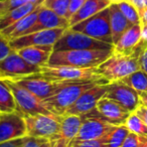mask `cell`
Returning a JSON list of instances; mask_svg holds the SVG:
<instances>
[{
  "instance_id": "1",
  "label": "cell",
  "mask_w": 147,
  "mask_h": 147,
  "mask_svg": "<svg viewBox=\"0 0 147 147\" xmlns=\"http://www.w3.org/2000/svg\"><path fill=\"white\" fill-rule=\"evenodd\" d=\"M113 53V49H71L53 51L47 65L78 69L98 67Z\"/></svg>"
},
{
  "instance_id": "2",
  "label": "cell",
  "mask_w": 147,
  "mask_h": 147,
  "mask_svg": "<svg viewBox=\"0 0 147 147\" xmlns=\"http://www.w3.org/2000/svg\"><path fill=\"white\" fill-rule=\"evenodd\" d=\"M145 42H141L140 47L131 55L114 53L98 67V71L102 78L107 82H119L130 74L140 69L138 57L141 51L144 47Z\"/></svg>"
},
{
  "instance_id": "3",
  "label": "cell",
  "mask_w": 147,
  "mask_h": 147,
  "mask_svg": "<svg viewBox=\"0 0 147 147\" xmlns=\"http://www.w3.org/2000/svg\"><path fill=\"white\" fill-rule=\"evenodd\" d=\"M101 83L109 84V82H107L106 80L71 83L63 88L53 97L45 99L43 101V104L51 114L57 117H63V115H65L67 111L80 98L81 95L84 94L86 91L94 87L95 85L101 84Z\"/></svg>"
},
{
  "instance_id": "4",
  "label": "cell",
  "mask_w": 147,
  "mask_h": 147,
  "mask_svg": "<svg viewBox=\"0 0 147 147\" xmlns=\"http://www.w3.org/2000/svg\"><path fill=\"white\" fill-rule=\"evenodd\" d=\"M39 75L55 82L77 83L84 81L105 80L98 71V67L78 69L69 67H51L45 65L41 67Z\"/></svg>"
},
{
  "instance_id": "5",
  "label": "cell",
  "mask_w": 147,
  "mask_h": 147,
  "mask_svg": "<svg viewBox=\"0 0 147 147\" xmlns=\"http://www.w3.org/2000/svg\"><path fill=\"white\" fill-rule=\"evenodd\" d=\"M69 28L78 32L84 33L92 38L113 45L110 19H109V7Z\"/></svg>"
},
{
  "instance_id": "6",
  "label": "cell",
  "mask_w": 147,
  "mask_h": 147,
  "mask_svg": "<svg viewBox=\"0 0 147 147\" xmlns=\"http://www.w3.org/2000/svg\"><path fill=\"white\" fill-rule=\"evenodd\" d=\"M5 83L9 87L13 97H14L15 103L17 106V111L24 116V115H35V114H43V115H51L47 109L43 101L30 93L28 90L18 85L14 80L11 79H5Z\"/></svg>"
},
{
  "instance_id": "7",
  "label": "cell",
  "mask_w": 147,
  "mask_h": 147,
  "mask_svg": "<svg viewBox=\"0 0 147 147\" xmlns=\"http://www.w3.org/2000/svg\"><path fill=\"white\" fill-rule=\"evenodd\" d=\"M26 136L53 140L59 131L61 117L51 115H24Z\"/></svg>"
},
{
  "instance_id": "8",
  "label": "cell",
  "mask_w": 147,
  "mask_h": 147,
  "mask_svg": "<svg viewBox=\"0 0 147 147\" xmlns=\"http://www.w3.org/2000/svg\"><path fill=\"white\" fill-rule=\"evenodd\" d=\"M71 49H113V45L92 38L84 33L67 28L53 45V51H71Z\"/></svg>"
},
{
  "instance_id": "9",
  "label": "cell",
  "mask_w": 147,
  "mask_h": 147,
  "mask_svg": "<svg viewBox=\"0 0 147 147\" xmlns=\"http://www.w3.org/2000/svg\"><path fill=\"white\" fill-rule=\"evenodd\" d=\"M14 81L18 85H20L21 87H23L30 93H32L34 96L39 98L41 101H45V99L51 98L53 95L57 94V92H59L63 88H65V86L71 84V83L67 82L51 81L49 79L40 76L39 74L24 77V78L15 79Z\"/></svg>"
},
{
  "instance_id": "10",
  "label": "cell",
  "mask_w": 147,
  "mask_h": 147,
  "mask_svg": "<svg viewBox=\"0 0 147 147\" xmlns=\"http://www.w3.org/2000/svg\"><path fill=\"white\" fill-rule=\"evenodd\" d=\"M40 67L33 65L23 59L16 51L0 61V75L5 79H19L39 74Z\"/></svg>"
},
{
  "instance_id": "11",
  "label": "cell",
  "mask_w": 147,
  "mask_h": 147,
  "mask_svg": "<svg viewBox=\"0 0 147 147\" xmlns=\"http://www.w3.org/2000/svg\"><path fill=\"white\" fill-rule=\"evenodd\" d=\"M81 117L83 119L82 125H81V128L75 141L102 138V137L107 136L115 127L114 125L107 122L99 115H97L94 110Z\"/></svg>"
},
{
  "instance_id": "12",
  "label": "cell",
  "mask_w": 147,
  "mask_h": 147,
  "mask_svg": "<svg viewBox=\"0 0 147 147\" xmlns=\"http://www.w3.org/2000/svg\"><path fill=\"white\" fill-rule=\"evenodd\" d=\"M26 136L24 117L18 111L0 113V143Z\"/></svg>"
},
{
  "instance_id": "13",
  "label": "cell",
  "mask_w": 147,
  "mask_h": 147,
  "mask_svg": "<svg viewBox=\"0 0 147 147\" xmlns=\"http://www.w3.org/2000/svg\"><path fill=\"white\" fill-rule=\"evenodd\" d=\"M105 97L116 101L130 113L135 112L141 105L139 93L120 81L109 83Z\"/></svg>"
},
{
  "instance_id": "14",
  "label": "cell",
  "mask_w": 147,
  "mask_h": 147,
  "mask_svg": "<svg viewBox=\"0 0 147 147\" xmlns=\"http://www.w3.org/2000/svg\"><path fill=\"white\" fill-rule=\"evenodd\" d=\"M107 83L97 84L88 91L81 95L76 103L67 111L65 115H77L83 116L95 110L97 104L102 98H104L107 93Z\"/></svg>"
},
{
  "instance_id": "15",
  "label": "cell",
  "mask_w": 147,
  "mask_h": 147,
  "mask_svg": "<svg viewBox=\"0 0 147 147\" xmlns=\"http://www.w3.org/2000/svg\"><path fill=\"white\" fill-rule=\"evenodd\" d=\"M65 28H53L36 31L30 34L17 37L9 41L13 51L32 45H55L59 37L65 32Z\"/></svg>"
},
{
  "instance_id": "16",
  "label": "cell",
  "mask_w": 147,
  "mask_h": 147,
  "mask_svg": "<svg viewBox=\"0 0 147 147\" xmlns=\"http://www.w3.org/2000/svg\"><path fill=\"white\" fill-rule=\"evenodd\" d=\"M82 117L77 115H63L57 136L51 140L53 147H71L82 125Z\"/></svg>"
},
{
  "instance_id": "17",
  "label": "cell",
  "mask_w": 147,
  "mask_h": 147,
  "mask_svg": "<svg viewBox=\"0 0 147 147\" xmlns=\"http://www.w3.org/2000/svg\"><path fill=\"white\" fill-rule=\"evenodd\" d=\"M94 111L101 118L111 123L114 126L124 125L127 118L131 114L119 103H117L114 100H111L107 97H104L99 101Z\"/></svg>"
},
{
  "instance_id": "18",
  "label": "cell",
  "mask_w": 147,
  "mask_h": 147,
  "mask_svg": "<svg viewBox=\"0 0 147 147\" xmlns=\"http://www.w3.org/2000/svg\"><path fill=\"white\" fill-rule=\"evenodd\" d=\"M53 28H69V20L65 17H61L55 13L53 11L45 8L41 5L40 10L38 12L36 19L32 26L25 32L24 35L30 34V33L36 32V31L45 30V29ZM23 36V35H22Z\"/></svg>"
},
{
  "instance_id": "19",
  "label": "cell",
  "mask_w": 147,
  "mask_h": 147,
  "mask_svg": "<svg viewBox=\"0 0 147 147\" xmlns=\"http://www.w3.org/2000/svg\"><path fill=\"white\" fill-rule=\"evenodd\" d=\"M141 24L130 26L113 45V53L131 55L141 45Z\"/></svg>"
},
{
  "instance_id": "20",
  "label": "cell",
  "mask_w": 147,
  "mask_h": 147,
  "mask_svg": "<svg viewBox=\"0 0 147 147\" xmlns=\"http://www.w3.org/2000/svg\"><path fill=\"white\" fill-rule=\"evenodd\" d=\"M15 51L27 63L42 67L49 63V57L53 51V45H32Z\"/></svg>"
},
{
  "instance_id": "21",
  "label": "cell",
  "mask_w": 147,
  "mask_h": 147,
  "mask_svg": "<svg viewBox=\"0 0 147 147\" xmlns=\"http://www.w3.org/2000/svg\"><path fill=\"white\" fill-rule=\"evenodd\" d=\"M111 3L107 0H86L78 12L69 20V27L78 24L79 22L96 15L100 11L108 8Z\"/></svg>"
},
{
  "instance_id": "22",
  "label": "cell",
  "mask_w": 147,
  "mask_h": 147,
  "mask_svg": "<svg viewBox=\"0 0 147 147\" xmlns=\"http://www.w3.org/2000/svg\"><path fill=\"white\" fill-rule=\"evenodd\" d=\"M41 5L39 7H37L34 11L29 13L28 15L24 16L23 18L19 19L18 21L14 22L13 24L7 26L6 28L0 30V32L2 33L9 41L13 40V39L17 38V37H20V36H22V35H24L25 32H26V31L32 26L33 23H34L35 19H36L37 15H38L39 10H40Z\"/></svg>"
},
{
  "instance_id": "23",
  "label": "cell",
  "mask_w": 147,
  "mask_h": 147,
  "mask_svg": "<svg viewBox=\"0 0 147 147\" xmlns=\"http://www.w3.org/2000/svg\"><path fill=\"white\" fill-rule=\"evenodd\" d=\"M109 19H110L111 33H112L113 45L119 40L122 34L132 25L123 15L117 3H112L109 6Z\"/></svg>"
},
{
  "instance_id": "24",
  "label": "cell",
  "mask_w": 147,
  "mask_h": 147,
  "mask_svg": "<svg viewBox=\"0 0 147 147\" xmlns=\"http://www.w3.org/2000/svg\"><path fill=\"white\" fill-rule=\"evenodd\" d=\"M45 0H34L31 2L25 3V4L21 5V6L15 7L13 9H10L7 11L5 15H3L0 18V30L6 28L7 26L13 24L14 22L18 21L19 19L23 18L24 16L28 15L32 11H34L37 7H39Z\"/></svg>"
},
{
  "instance_id": "25",
  "label": "cell",
  "mask_w": 147,
  "mask_h": 147,
  "mask_svg": "<svg viewBox=\"0 0 147 147\" xmlns=\"http://www.w3.org/2000/svg\"><path fill=\"white\" fill-rule=\"evenodd\" d=\"M0 111L1 113L17 111L14 97L4 80H0Z\"/></svg>"
},
{
  "instance_id": "26",
  "label": "cell",
  "mask_w": 147,
  "mask_h": 147,
  "mask_svg": "<svg viewBox=\"0 0 147 147\" xmlns=\"http://www.w3.org/2000/svg\"><path fill=\"white\" fill-rule=\"evenodd\" d=\"M120 82L131 87L138 93L147 92V75L141 69H138V71L130 74L129 76L122 79Z\"/></svg>"
},
{
  "instance_id": "27",
  "label": "cell",
  "mask_w": 147,
  "mask_h": 147,
  "mask_svg": "<svg viewBox=\"0 0 147 147\" xmlns=\"http://www.w3.org/2000/svg\"><path fill=\"white\" fill-rule=\"evenodd\" d=\"M129 130L125 125L115 126L114 129L108 134L107 139V147H122Z\"/></svg>"
},
{
  "instance_id": "28",
  "label": "cell",
  "mask_w": 147,
  "mask_h": 147,
  "mask_svg": "<svg viewBox=\"0 0 147 147\" xmlns=\"http://www.w3.org/2000/svg\"><path fill=\"white\" fill-rule=\"evenodd\" d=\"M124 125L127 127L129 132H132L142 137H147V125L134 112L131 113Z\"/></svg>"
},
{
  "instance_id": "29",
  "label": "cell",
  "mask_w": 147,
  "mask_h": 147,
  "mask_svg": "<svg viewBox=\"0 0 147 147\" xmlns=\"http://www.w3.org/2000/svg\"><path fill=\"white\" fill-rule=\"evenodd\" d=\"M117 4H118L119 9L121 10V12L126 17V19L129 21V23H130L131 25L141 24L140 13H139V11L137 10L131 3H129L128 1L124 0V1L117 3Z\"/></svg>"
},
{
  "instance_id": "30",
  "label": "cell",
  "mask_w": 147,
  "mask_h": 147,
  "mask_svg": "<svg viewBox=\"0 0 147 147\" xmlns=\"http://www.w3.org/2000/svg\"><path fill=\"white\" fill-rule=\"evenodd\" d=\"M69 0H45L42 2V6L49 10L53 11L57 15L65 17L67 15L69 8Z\"/></svg>"
},
{
  "instance_id": "31",
  "label": "cell",
  "mask_w": 147,
  "mask_h": 147,
  "mask_svg": "<svg viewBox=\"0 0 147 147\" xmlns=\"http://www.w3.org/2000/svg\"><path fill=\"white\" fill-rule=\"evenodd\" d=\"M22 147H53V144L49 139L25 136L23 137Z\"/></svg>"
},
{
  "instance_id": "32",
  "label": "cell",
  "mask_w": 147,
  "mask_h": 147,
  "mask_svg": "<svg viewBox=\"0 0 147 147\" xmlns=\"http://www.w3.org/2000/svg\"><path fill=\"white\" fill-rule=\"evenodd\" d=\"M107 139H108V135L99 139L74 141L71 147H107Z\"/></svg>"
},
{
  "instance_id": "33",
  "label": "cell",
  "mask_w": 147,
  "mask_h": 147,
  "mask_svg": "<svg viewBox=\"0 0 147 147\" xmlns=\"http://www.w3.org/2000/svg\"><path fill=\"white\" fill-rule=\"evenodd\" d=\"M12 47H10L9 40L0 32V61H2L6 57H8L10 53H13Z\"/></svg>"
},
{
  "instance_id": "34",
  "label": "cell",
  "mask_w": 147,
  "mask_h": 147,
  "mask_svg": "<svg viewBox=\"0 0 147 147\" xmlns=\"http://www.w3.org/2000/svg\"><path fill=\"white\" fill-rule=\"evenodd\" d=\"M143 140H144V137L139 136V135L134 134L132 132H129L122 147H140L143 143Z\"/></svg>"
},
{
  "instance_id": "35",
  "label": "cell",
  "mask_w": 147,
  "mask_h": 147,
  "mask_svg": "<svg viewBox=\"0 0 147 147\" xmlns=\"http://www.w3.org/2000/svg\"><path fill=\"white\" fill-rule=\"evenodd\" d=\"M86 0H69V8H67V12L65 15V18L67 20L71 18L74 15L78 12V10L83 6V4L85 3Z\"/></svg>"
},
{
  "instance_id": "36",
  "label": "cell",
  "mask_w": 147,
  "mask_h": 147,
  "mask_svg": "<svg viewBox=\"0 0 147 147\" xmlns=\"http://www.w3.org/2000/svg\"><path fill=\"white\" fill-rule=\"evenodd\" d=\"M138 63L140 69L147 75V43H145L144 47L142 49L140 55H139Z\"/></svg>"
},
{
  "instance_id": "37",
  "label": "cell",
  "mask_w": 147,
  "mask_h": 147,
  "mask_svg": "<svg viewBox=\"0 0 147 147\" xmlns=\"http://www.w3.org/2000/svg\"><path fill=\"white\" fill-rule=\"evenodd\" d=\"M126 1L131 3L139 11V13L147 8V0H126Z\"/></svg>"
},
{
  "instance_id": "38",
  "label": "cell",
  "mask_w": 147,
  "mask_h": 147,
  "mask_svg": "<svg viewBox=\"0 0 147 147\" xmlns=\"http://www.w3.org/2000/svg\"><path fill=\"white\" fill-rule=\"evenodd\" d=\"M134 113L147 125V107L146 106L140 105V106L136 109V111H135Z\"/></svg>"
},
{
  "instance_id": "39",
  "label": "cell",
  "mask_w": 147,
  "mask_h": 147,
  "mask_svg": "<svg viewBox=\"0 0 147 147\" xmlns=\"http://www.w3.org/2000/svg\"><path fill=\"white\" fill-rule=\"evenodd\" d=\"M22 142H23V137L22 138L14 139V140L0 143V147H22Z\"/></svg>"
},
{
  "instance_id": "40",
  "label": "cell",
  "mask_w": 147,
  "mask_h": 147,
  "mask_svg": "<svg viewBox=\"0 0 147 147\" xmlns=\"http://www.w3.org/2000/svg\"><path fill=\"white\" fill-rule=\"evenodd\" d=\"M9 10L8 0H0V18L7 13Z\"/></svg>"
},
{
  "instance_id": "41",
  "label": "cell",
  "mask_w": 147,
  "mask_h": 147,
  "mask_svg": "<svg viewBox=\"0 0 147 147\" xmlns=\"http://www.w3.org/2000/svg\"><path fill=\"white\" fill-rule=\"evenodd\" d=\"M141 41L147 43V24L141 25Z\"/></svg>"
},
{
  "instance_id": "42",
  "label": "cell",
  "mask_w": 147,
  "mask_h": 147,
  "mask_svg": "<svg viewBox=\"0 0 147 147\" xmlns=\"http://www.w3.org/2000/svg\"><path fill=\"white\" fill-rule=\"evenodd\" d=\"M140 21H141V25L147 24V8L144 9L142 12H140Z\"/></svg>"
},
{
  "instance_id": "43",
  "label": "cell",
  "mask_w": 147,
  "mask_h": 147,
  "mask_svg": "<svg viewBox=\"0 0 147 147\" xmlns=\"http://www.w3.org/2000/svg\"><path fill=\"white\" fill-rule=\"evenodd\" d=\"M139 96H140L141 105H144V106L147 107V92H140Z\"/></svg>"
},
{
  "instance_id": "44",
  "label": "cell",
  "mask_w": 147,
  "mask_h": 147,
  "mask_svg": "<svg viewBox=\"0 0 147 147\" xmlns=\"http://www.w3.org/2000/svg\"><path fill=\"white\" fill-rule=\"evenodd\" d=\"M107 1H109V2L112 4V3H119V2H122V1H124V0H107Z\"/></svg>"
},
{
  "instance_id": "45",
  "label": "cell",
  "mask_w": 147,
  "mask_h": 147,
  "mask_svg": "<svg viewBox=\"0 0 147 147\" xmlns=\"http://www.w3.org/2000/svg\"><path fill=\"white\" fill-rule=\"evenodd\" d=\"M140 147H147V137H144V140H143V143Z\"/></svg>"
},
{
  "instance_id": "46",
  "label": "cell",
  "mask_w": 147,
  "mask_h": 147,
  "mask_svg": "<svg viewBox=\"0 0 147 147\" xmlns=\"http://www.w3.org/2000/svg\"><path fill=\"white\" fill-rule=\"evenodd\" d=\"M0 80H4V78H3V77L1 76V75H0Z\"/></svg>"
},
{
  "instance_id": "47",
  "label": "cell",
  "mask_w": 147,
  "mask_h": 147,
  "mask_svg": "<svg viewBox=\"0 0 147 147\" xmlns=\"http://www.w3.org/2000/svg\"><path fill=\"white\" fill-rule=\"evenodd\" d=\"M0 113H1V111H0Z\"/></svg>"
}]
</instances>
